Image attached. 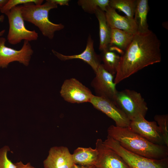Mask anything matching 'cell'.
<instances>
[{"mask_svg": "<svg viewBox=\"0 0 168 168\" xmlns=\"http://www.w3.org/2000/svg\"><path fill=\"white\" fill-rule=\"evenodd\" d=\"M161 42L152 31L137 33L120 56L114 82L116 85L139 70L161 61Z\"/></svg>", "mask_w": 168, "mask_h": 168, "instance_id": "cell-1", "label": "cell"}, {"mask_svg": "<svg viewBox=\"0 0 168 168\" xmlns=\"http://www.w3.org/2000/svg\"><path fill=\"white\" fill-rule=\"evenodd\" d=\"M107 131L108 135L118 142L123 147L133 153L152 159L168 157V147L152 143L132 131L128 127L111 125Z\"/></svg>", "mask_w": 168, "mask_h": 168, "instance_id": "cell-2", "label": "cell"}, {"mask_svg": "<svg viewBox=\"0 0 168 168\" xmlns=\"http://www.w3.org/2000/svg\"><path fill=\"white\" fill-rule=\"evenodd\" d=\"M20 6L24 21L31 23L37 26L42 35L49 39H52L55 32L64 28L63 24H55L49 20V11L58 7V5L52 0H47L44 3L40 5L31 3Z\"/></svg>", "mask_w": 168, "mask_h": 168, "instance_id": "cell-3", "label": "cell"}, {"mask_svg": "<svg viewBox=\"0 0 168 168\" xmlns=\"http://www.w3.org/2000/svg\"><path fill=\"white\" fill-rule=\"evenodd\" d=\"M113 101L130 121L140 117H145L148 110L144 99L134 90L118 91Z\"/></svg>", "mask_w": 168, "mask_h": 168, "instance_id": "cell-4", "label": "cell"}, {"mask_svg": "<svg viewBox=\"0 0 168 168\" xmlns=\"http://www.w3.org/2000/svg\"><path fill=\"white\" fill-rule=\"evenodd\" d=\"M103 142L119 155L130 168H168V157L156 160L138 155L123 147L108 135Z\"/></svg>", "mask_w": 168, "mask_h": 168, "instance_id": "cell-5", "label": "cell"}, {"mask_svg": "<svg viewBox=\"0 0 168 168\" xmlns=\"http://www.w3.org/2000/svg\"><path fill=\"white\" fill-rule=\"evenodd\" d=\"M5 14L7 16L9 23L7 40L10 44H16L22 40L29 42L37 40L38 33L35 30H27L25 26L20 5L14 7Z\"/></svg>", "mask_w": 168, "mask_h": 168, "instance_id": "cell-6", "label": "cell"}, {"mask_svg": "<svg viewBox=\"0 0 168 168\" xmlns=\"http://www.w3.org/2000/svg\"><path fill=\"white\" fill-rule=\"evenodd\" d=\"M6 41L5 38L0 37V68H7L10 63L15 61L27 66L34 52L29 41L24 40L19 50L7 47Z\"/></svg>", "mask_w": 168, "mask_h": 168, "instance_id": "cell-7", "label": "cell"}, {"mask_svg": "<svg viewBox=\"0 0 168 168\" xmlns=\"http://www.w3.org/2000/svg\"><path fill=\"white\" fill-rule=\"evenodd\" d=\"M60 93L64 100L72 103L90 102L93 96L88 88L73 78L64 81Z\"/></svg>", "mask_w": 168, "mask_h": 168, "instance_id": "cell-8", "label": "cell"}, {"mask_svg": "<svg viewBox=\"0 0 168 168\" xmlns=\"http://www.w3.org/2000/svg\"><path fill=\"white\" fill-rule=\"evenodd\" d=\"M128 127L152 143L165 145L160 129L155 121H149L145 117H140L131 120Z\"/></svg>", "mask_w": 168, "mask_h": 168, "instance_id": "cell-9", "label": "cell"}, {"mask_svg": "<svg viewBox=\"0 0 168 168\" xmlns=\"http://www.w3.org/2000/svg\"><path fill=\"white\" fill-rule=\"evenodd\" d=\"M96 76L91 85L96 96L105 97L113 101L118 91L114 80V75L110 73L101 64L95 73Z\"/></svg>", "mask_w": 168, "mask_h": 168, "instance_id": "cell-10", "label": "cell"}, {"mask_svg": "<svg viewBox=\"0 0 168 168\" xmlns=\"http://www.w3.org/2000/svg\"><path fill=\"white\" fill-rule=\"evenodd\" d=\"M96 109L112 119L116 126H129L130 120L112 101L107 98L94 95L90 102Z\"/></svg>", "mask_w": 168, "mask_h": 168, "instance_id": "cell-11", "label": "cell"}, {"mask_svg": "<svg viewBox=\"0 0 168 168\" xmlns=\"http://www.w3.org/2000/svg\"><path fill=\"white\" fill-rule=\"evenodd\" d=\"M96 148L98 153L96 168H130L119 155L104 144L101 139L96 140Z\"/></svg>", "mask_w": 168, "mask_h": 168, "instance_id": "cell-12", "label": "cell"}, {"mask_svg": "<svg viewBox=\"0 0 168 168\" xmlns=\"http://www.w3.org/2000/svg\"><path fill=\"white\" fill-rule=\"evenodd\" d=\"M74 164L72 154L64 146L51 147L43 161L44 168H72Z\"/></svg>", "mask_w": 168, "mask_h": 168, "instance_id": "cell-13", "label": "cell"}, {"mask_svg": "<svg viewBox=\"0 0 168 168\" xmlns=\"http://www.w3.org/2000/svg\"><path fill=\"white\" fill-rule=\"evenodd\" d=\"M93 43L94 41L91 36L90 35H89L85 50L79 54L66 55L54 49H52V51L55 56L62 61H64L75 59L82 60L89 64L95 73L99 65L101 64V58L100 56L95 52L94 48Z\"/></svg>", "mask_w": 168, "mask_h": 168, "instance_id": "cell-14", "label": "cell"}, {"mask_svg": "<svg viewBox=\"0 0 168 168\" xmlns=\"http://www.w3.org/2000/svg\"><path fill=\"white\" fill-rule=\"evenodd\" d=\"M106 22L111 29H118L135 35L137 28L134 19L118 14L115 10L109 6L105 12Z\"/></svg>", "mask_w": 168, "mask_h": 168, "instance_id": "cell-15", "label": "cell"}, {"mask_svg": "<svg viewBox=\"0 0 168 168\" xmlns=\"http://www.w3.org/2000/svg\"><path fill=\"white\" fill-rule=\"evenodd\" d=\"M98 154L96 148L78 147L74 151L72 156L74 164L83 166H95Z\"/></svg>", "mask_w": 168, "mask_h": 168, "instance_id": "cell-16", "label": "cell"}, {"mask_svg": "<svg viewBox=\"0 0 168 168\" xmlns=\"http://www.w3.org/2000/svg\"><path fill=\"white\" fill-rule=\"evenodd\" d=\"M149 10L147 0H137L133 18L137 28V33L143 34L149 32L147 23Z\"/></svg>", "mask_w": 168, "mask_h": 168, "instance_id": "cell-17", "label": "cell"}, {"mask_svg": "<svg viewBox=\"0 0 168 168\" xmlns=\"http://www.w3.org/2000/svg\"><path fill=\"white\" fill-rule=\"evenodd\" d=\"M95 14L99 23L100 45L99 49L102 51L108 49L110 42L111 29L108 26L105 12L98 7Z\"/></svg>", "mask_w": 168, "mask_h": 168, "instance_id": "cell-18", "label": "cell"}, {"mask_svg": "<svg viewBox=\"0 0 168 168\" xmlns=\"http://www.w3.org/2000/svg\"><path fill=\"white\" fill-rule=\"evenodd\" d=\"M134 35L120 30L111 29L109 47L116 48L121 55L130 44Z\"/></svg>", "mask_w": 168, "mask_h": 168, "instance_id": "cell-19", "label": "cell"}, {"mask_svg": "<svg viewBox=\"0 0 168 168\" xmlns=\"http://www.w3.org/2000/svg\"><path fill=\"white\" fill-rule=\"evenodd\" d=\"M102 52L100 57L105 69L113 75L116 74L118 67L120 56L114 51L108 48Z\"/></svg>", "mask_w": 168, "mask_h": 168, "instance_id": "cell-20", "label": "cell"}, {"mask_svg": "<svg viewBox=\"0 0 168 168\" xmlns=\"http://www.w3.org/2000/svg\"><path fill=\"white\" fill-rule=\"evenodd\" d=\"M136 2V0H110L109 6L123 12L129 18L133 19Z\"/></svg>", "mask_w": 168, "mask_h": 168, "instance_id": "cell-21", "label": "cell"}, {"mask_svg": "<svg viewBox=\"0 0 168 168\" xmlns=\"http://www.w3.org/2000/svg\"><path fill=\"white\" fill-rule=\"evenodd\" d=\"M110 0H79L78 4L85 12L95 14L96 9L99 7L105 12L109 6Z\"/></svg>", "mask_w": 168, "mask_h": 168, "instance_id": "cell-22", "label": "cell"}, {"mask_svg": "<svg viewBox=\"0 0 168 168\" xmlns=\"http://www.w3.org/2000/svg\"><path fill=\"white\" fill-rule=\"evenodd\" d=\"M154 119L160 129L164 144L168 147V115L166 114H156Z\"/></svg>", "mask_w": 168, "mask_h": 168, "instance_id": "cell-23", "label": "cell"}, {"mask_svg": "<svg viewBox=\"0 0 168 168\" xmlns=\"http://www.w3.org/2000/svg\"><path fill=\"white\" fill-rule=\"evenodd\" d=\"M43 0H8L4 6L0 10V12L5 14L12 8L19 4L33 3L36 5L42 4Z\"/></svg>", "mask_w": 168, "mask_h": 168, "instance_id": "cell-24", "label": "cell"}, {"mask_svg": "<svg viewBox=\"0 0 168 168\" xmlns=\"http://www.w3.org/2000/svg\"><path fill=\"white\" fill-rule=\"evenodd\" d=\"M10 151L9 147L6 146L0 149V168H16L15 164L8 158L7 153Z\"/></svg>", "mask_w": 168, "mask_h": 168, "instance_id": "cell-25", "label": "cell"}, {"mask_svg": "<svg viewBox=\"0 0 168 168\" xmlns=\"http://www.w3.org/2000/svg\"><path fill=\"white\" fill-rule=\"evenodd\" d=\"M16 168H36L32 166L30 162L26 164H24L22 161H20L15 163Z\"/></svg>", "mask_w": 168, "mask_h": 168, "instance_id": "cell-26", "label": "cell"}, {"mask_svg": "<svg viewBox=\"0 0 168 168\" xmlns=\"http://www.w3.org/2000/svg\"><path fill=\"white\" fill-rule=\"evenodd\" d=\"M52 1L56 4L60 6L69 5V0H52Z\"/></svg>", "mask_w": 168, "mask_h": 168, "instance_id": "cell-27", "label": "cell"}, {"mask_svg": "<svg viewBox=\"0 0 168 168\" xmlns=\"http://www.w3.org/2000/svg\"><path fill=\"white\" fill-rule=\"evenodd\" d=\"M72 168H96L95 166H83L74 164Z\"/></svg>", "mask_w": 168, "mask_h": 168, "instance_id": "cell-28", "label": "cell"}, {"mask_svg": "<svg viewBox=\"0 0 168 168\" xmlns=\"http://www.w3.org/2000/svg\"><path fill=\"white\" fill-rule=\"evenodd\" d=\"M4 16L3 15H0V22H2L4 21ZM5 31V30H3L0 31V37L4 35Z\"/></svg>", "mask_w": 168, "mask_h": 168, "instance_id": "cell-29", "label": "cell"}, {"mask_svg": "<svg viewBox=\"0 0 168 168\" xmlns=\"http://www.w3.org/2000/svg\"><path fill=\"white\" fill-rule=\"evenodd\" d=\"M8 0H0V10L4 6Z\"/></svg>", "mask_w": 168, "mask_h": 168, "instance_id": "cell-30", "label": "cell"}, {"mask_svg": "<svg viewBox=\"0 0 168 168\" xmlns=\"http://www.w3.org/2000/svg\"></svg>", "mask_w": 168, "mask_h": 168, "instance_id": "cell-31", "label": "cell"}]
</instances>
